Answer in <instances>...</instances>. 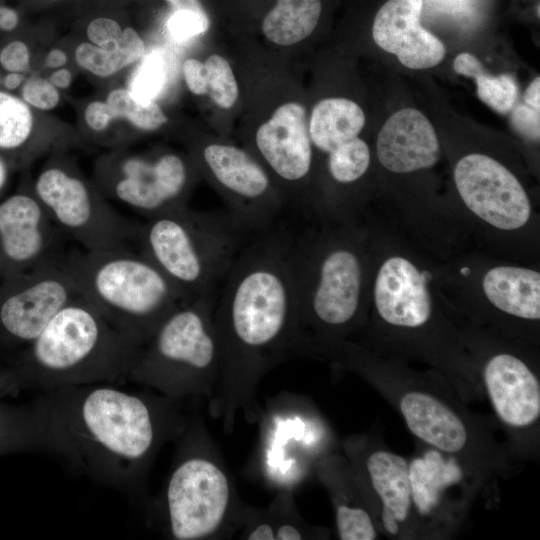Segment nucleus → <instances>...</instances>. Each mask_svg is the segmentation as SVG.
<instances>
[{
    "mask_svg": "<svg viewBox=\"0 0 540 540\" xmlns=\"http://www.w3.org/2000/svg\"><path fill=\"white\" fill-rule=\"evenodd\" d=\"M117 384L39 392L52 452L99 484L147 509V476L162 445L186 427L179 400Z\"/></svg>",
    "mask_w": 540,
    "mask_h": 540,
    "instance_id": "1",
    "label": "nucleus"
},
{
    "mask_svg": "<svg viewBox=\"0 0 540 540\" xmlns=\"http://www.w3.org/2000/svg\"><path fill=\"white\" fill-rule=\"evenodd\" d=\"M296 230L286 221L253 235L222 280L213 322L228 393L252 387L295 351L298 305Z\"/></svg>",
    "mask_w": 540,
    "mask_h": 540,
    "instance_id": "2",
    "label": "nucleus"
},
{
    "mask_svg": "<svg viewBox=\"0 0 540 540\" xmlns=\"http://www.w3.org/2000/svg\"><path fill=\"white\" fill-rule=\"evenodd\" d=\"M335 356L398 412L420 444L455 459L484 489L511 472L517 461L498 440L494 417L470 410L437 370L415 371L347 341Z\"/></svg>",
    "mask_w": 540,
    "mask_h": 540,
    "instance_id": "3",
    "label": "nucleus"
},
{
    "mask_svg": "<svg viewBox=\"0 0 540 540\" xmlns=\"http://www.w3.org/2000/svg\"><path fill=\"white\" fill-rule=\"evenodd\" d=\"M137 348L82 296L66 305L29 345L3 359L0 397L73 385H122Z\"/></svg>",
    "mask_w": 540,
    "mask_h": 540,
    "instance_id": "4",
    "label": "nucleus"
},
{
    "mask_svg": "<svg viewBox=\"0 0 540 540\" xmlns=\"http://www.w3.org/2000/svg\"><path fill=\"white\" fill-rule=\"evenodd\" d=\"M357 238L348 228L297 233L295 351L335 356L360 323L364 261Z\"/></svg>",
    "mask_w": 540,
    "mask_h": 540,
    "instance_id": "5",
    "label": "nucleus"
},
{
    "mask_svg": "<svg viewBox=\"0 0 540 540\" xmlns=\"http://www.w3.org/2000/svg\"><path fill=\"white\" fill-rule=\"evenodd\" d=\"M65 262L83 296L137 347L190 301L146 256L130 248L68 253Z\"/></svg>",
    "mask_w": 540,
    "mask_h": 540,
    "instance_id": "6",
    "label": "nucleus"
},
{
    "mask_svg": "<svg viewBox=\"0 0 540 540\" xmlns=\"http://www.w3.org/2000/svg\"><path fill=\"white\" fill-rule=\"evenodd\" d=\"M252 236L228 212H196L186 206L139 223L136 245L192 300L217 292Z\"/></svg>",
    "mask_w": 540,
    "mask_h": 540,
    "instance_id": "7",
    "label": "nucleus"
},
{
    "mask_svg": "<svg viewBox=\"0 0 540 540\" xmlns=\"http://www.w3.org/2000/svg\"><path fill=\"white\" fill-rule=\"evenodd\" d=\"M216 293L187 301L173 310L137 348L127 382L179 401L210 395L221 374L213 322Z\"/></svg>",
    "mask_w": 540,
    "mask_h": 540,
    "instance_id": "8",
    "label": "nucleus"
},
{
    "mask_svg": "<svg viewBox=\"0 0 540 540\" xmlns=\"http://www.w3.org/2000/svg\"><path fill=\"white\" fill-rule=\"evenodd\" d=\"M173 468L155 512L164 533L176 540H201L216 535L230 517L232 486L224 469L197 445L187 425Z\"/></svg>",
    "mask_w": 540,
    "mask_h": 540,
    "instance_id": "9",
    "label": "nucleus"
},
{
    "mask_svg": "<svg viewBox=\"0 0 540 540\" xmlns=\"http://www.w3.org/2000/svg\"><path fill=\"white\" fill-rule=\"evenodd\" d=\"M484 396L516 461L536 460L540 451V375L536 362L507 346L472 344Z\"/></svg>",
    "mask_w": 540,
    "mask_h": 540,
    "instance_id": "10",
    "label": "nucleus"
},
{
    "mask_svg": "<svg viewBox=\"0 0 540 540\" xmlns=\"http://www.w3.org/2000/svg\"><path fill=\"white\" fill-rule=\"evenodd\" d=\"M32 189L58 229L86 250L136 244L139 223L114 210L100 190L71 167L52 162L40 172Z\"/></svg>",
    "mask_w": 540,
    "mask_h": 540,
    "instance_id": "11",
    "label": "nucleus"
},
{
    "mask_svg": "<svg viewBox=\"0 0 540 540\" xmlns=\"http://www.w3.org/2000/svg\"><path fill=\"white\" fill-rule=\"evenodd\" d=\"M65 256L0 283V363L29 345L66 305L83 296Z\"/></svg>",
    "mask_w": 540,
    "mask_h": 540,
    "instance_id": "12",
    "label": "nucleus"
},
{
    "mask_svg": "<svg viewBox=\"0 0 540 540\" xmlns=\"http://www.w3.org/2000/svg\"><path fill=\"white\" fill-rule=\"evenodd\" d=\"M343 445L379 533L389 539H420L409 461L373 435H353Z\"/></svg>",
    "mask_w": 540,
    "mask_h": 540,
    "instance_id": "13",
    "label": "nucleus"
},
{
    "mask_svg": "<svg viewBox=\"0 0 540 540\" xmlns=\"http://www.w3.org/2000/svg\"><path fill=\"white\" fill-rule=\"evenodd\" d=\"M190 185L189 165L171 152L113 156L99 164L98 186L103 196L145 219L186 207Z\"/></svg>",
    "mask_w": 540,
    "mask_h": 540,
    "instance_id": "14",
    "label": "nucleus"
},
{
    "mask_svg": "<svg viewBox=\"0 0 540 540\" xmlns=\"http://www.w3.org/2000/svg\"><path fill=\"white\" fill-rule=\"evenodd\" d=\"M202 162L225 193L228 213L251 235L266 231L283 220L285 200L274 191L271 179L245 150L211 143L202 148Z\"/></svg>",
    "mask_w": 540,
    "mask_h": 540,
    "instance_id": "15",
    "label": "nucleus"
},
{
    "mask_svg": "<svg viewBox=\"0 0 540 540\" xmlns=\"http://www.w3.org/2000/svg\"><path fill=\"white\" fill-rule=\"evenodd\" d=\"M422 448L409 462L420 539H445L457 531L471 506L454 492L475 499L484 488L455 459L424 445Z\"/></svg>",
    "mask_w": 540,
    "mask_h": 540,
    "instance_id": "16",
    "label": "nucleus"
},
{
    "mask_svg": "<svg viewBox=\"0 0 540 540\" xmlns=\"http://www.w3.org/2000/svg\"><path fill=\"white\" fill-rule=\"evenodd\" d=\"M454 182L466 207L499 230L524 227L531 216L528 194L516 176L494 158L472 153L454 168Z\"/></svg>",
    "mask_w": 540,
    "mask_h": 540,
    "instance_id": "17",
    "label": "nucleus"
},
{
    "mask_svg": "<svg viewBox=\"0 0 540 540\" xmlns=\"http://www.w3.org/2000/svg\"><path fill=\"white\" fill-rule=\"evenodd\" d=\"M65 235L49 217L32 187L0 202V283L64 254Z\"/></svg>",
    "mask_w": 540,
    "mask_h": 540,
    "instance_id": "18",
    "label": "nucleus"
},
{
    "mask_svg": "<svg viewBox=\"0 0 540 540\" xmlns=\"http://www.w3.org/2000/svg\"><path fill=\"white\" fill-rule=\"evenodd\" d=\"M423 0H388L372 28L375 43L410 69L438 65L446 54L442 41L420 24Z\"/></svg>",
    "mask_w": 540,
    "mask_h": 540,
    "instance_id": "19",
    "label": "nucleus"
},
{
    "mask_svg": "<svg viewBox=\"0 0 540 540\" xmlns=\"http://www.w3.org/2000/svg\"><path fill=\"white\" fill-rule=\"evenodd\" d=\"M258 152L279 179L296 184L311 172L312 142L305 107L288 102L278 107L255 135Z\"/></svg>",
    "mask_w": 540,
    "mask_h": 540,
    "instance_id": "20",
    "label": "nucleus"
},
{
    "mask_svg": "<svg viewBox=\"0 0 540 540\" xmlns=\"http://www.w3.org/2000/svg\"><path fill=\"white\" fill-rule=\"evenodd\" d=\"M376 152L379 162L394 173L432 167L440 157L435 129L419 110L404 108L392 114L379 131Z\"/></svg>",
    "mask_w": 540,
    "mask_h": 540,
    "instance_id": "21",
    "label": "nucleus"
},
{
    "mask_svg": "<svg viewBox=\"0 0 540 540\" xmlns=\"http://www.w3.org/2000/svg\"><path fill=\"white\" fill-rule=\"evenodd\" d=\"M316 474L327 490L341 540L379 539L367 499L345 456L325 454L315 463Z\"/></svg>",
    "mask_w": 540,
    "mask_h": 540,
    "instance_id": "22",
    "label": "nucleus"
},
{
    "mask_svg": "<svg viewBox=\"0 0 540 540\" xmlns=\"http://www.w3.org/2000/svg\"><path fill=\"white\" fill-rule=\"evenodd\" d=\"M488 302L508 320L536 324L540 320V273L517 266H496L482 279Z\"/></svg>",
    "mask_w": 540,
    "mask_h": 540,
    "instance_id": "23",
    "label": "nucleus"
},
{
    "mask_svg": "<svg viewBox=\"0 0 540 540\" xmlns=\"http://www.w3.org/2000/svg\"><path fill=\"white\" fill-rule=\"evenodd\" d=\"M365 125L361 107L347 98H327L318 102L308 125L312 144L329 153L356 137Z\"/></svg>",
    "mask_w": 540,
    "mask_h": 540,
    "instance_id": "24",
    "label": "nucleus"
},
{
    "mask_svg": "<svg viewBox=\"0 0 540 540\" xmlns=\"http://www.w3.org/2000/svg\"><path fill=\"white\" fill-rule=\"evenodd\" d=\"M0 397V456L31 451L52 452L42 412L33 400L14 405Z\"/></svg>",
    "mask_w": 540,
    "mask_h": 540,
    "instance_id": "25",
    "label": "nucleus"
},
{
    "mask_svg": "<svg viewBox=\"0 0 540 540\" xmlns=\"http://www.w3.org/2000/svg\"><path fill=\"white\" fill-rule=\"evenodd\" d=\"M320 13V0H277L265 16L262 30L276 44H296L313 32Z\"/></svg>",
    "mask_w": 540,
    "mask_h": 540,
    "instance_id": "26",
    "label": "nucleus"
},
{
    "mask_svg": "<svg viewBox=\"0 0 540 540\" xmlns=\"http://www.w3.org/2000/svg\"><path fill=\"white\" fill-rule=\"evenodd\" d=\"M144 54L143 40L133 28L127 27L115 43L99 47L84 42L76 47L74 56L84 70L99 77H109L140 60Z\"/></svg>",
    "mask_w": 540,
    "mask_h": 540,
    "instance_id": "27",
    "label": "nucleus"
},
{
    "mask_svg": "<svg viewBox=\"0 0 540 540\" xmlns=\"http://www.w3.org/2000/svg\"><path fill=\"white\" fill-rule=\"evenodd\" d=\"M453 68L456 73L475 79L478 97L490 108L501 114L514 108L518 99V86L512 76L490 75L478 58L468 52L457 55Z\"/></svg>",
    "mask_w": 540,
    "mask_h": 540,
    "instance_id": "28",
    "label": "nucleus"
},
{
    "mask_svg": "<svg viewBox=\"0 0 540 540\" xmlns=\"http://www.w3.org/2000/svg\"><path fill=\"white\" fill-rule=\"evenodd\" d=\"M33 115L27 103L0 91V150L16 152L29 142Z\"/></svg>",
    "mask_w": 540,
    "mask_h": 540,
    "instance_id": "29",
    "label": "nucleus"
},
{
    "mask_svg": "<svg viewBox=\"0 0 540 540\" xmlns=\"http://www.w3.org/2000/svg\"><path fill=\"white\" fill-rule=\"evenodd\" d=\"M106 103L112 110L114 119H126L143 131L157 130L168 121L155 101L138 100L125 88L112 90L107 95Z\"/></svg>",
    "mask_w": 540,
    "mask_h": 540,
    "instance_id": "30",
    "label": "nucleus"
},
{
    "mask_svg": "<svg viewBox=\"0 0 540 540\" xmlns=\"http://www.w3.org/2000/svg\"><path fill=\"white\" fill-rule=\"evenodd\" d=\"M370 159L367 143L356 137L328 153V172L336 183L348 185L358 181L367 172Z\"/></svg>",
    "mask_w": 540,
    "mask_h": 540,
    "instance_id": "31",
    "label": "nucleus"
},
{
    "mask_svg": "<svg viewBox=\"0 0 540 540\" xmlns=\"http://www.w3.org/2000/svg\"><path fill=\"white\" fill-rule=\"evenodd\" d=\"M128 82L130 93L141 101H154L167 82V61L164 53L153 50L144 54Z\"/></svg>",
    "mask_w": 540,
    "mask_h": 540,
    "instance_id": "32",
    "label": "nucleus"
},
{
    "mask_svg": "<svg viewBox=\"0 0 540 540\" xmlns=\"http://www.w3.org/2000/svg\"><path fill=\"white\" fill-rule=\"evenodd\" d=\"M207 93L218 106L231 108L238 97V86L233 71L225 58L211 55L204 63Z\"/></svg>",
    "mask_w": 540,
    "mask_h": 540,
    "instance_id": "33",
    "label": "nucleus"
},
{
    "mask_svg": "<svg viewBox=\"0 0 540 540\" xmlns=\"http://www.w3.org/2000/svg\"><path fill=\"white\" fill-rule=\"evenodd\" d=\"M209 19L205 11L172 10L166 22L169 35L178 42L187 41L207 31Z\"/></svg>",
    "mask_w": 540,
    "mask_h": 540,
    "instance_id": "34",
    "label": "nucleus"
},
{
    "mask_svg": "<svg viewBox=\"0 0 540 540\" xmlns=\"http://www.w3.org/2000/svg\"><path fill=\"white\" fill-rule=\"evenodd\" d=\"M23 101L39 110H52L60 101L58 89L48 80L31 77L21 90Z\"/></svg>",
    "mask_w": 540,
    "mask_h": 540,
    "instance_id": "35",
    "label": "nucleus"
},
{
    "mask_svg": "<svg viewBox=\"0 0 540 540\" xmlns=\"http://www.w3.org/2000/svg\"><path fill=\"white\" fill-rule=\"evenodd\" d=\"M122 32L123 29L117 21L105 17L92 20L87 27V36L90 43L99 47H106L115 43Z\"/></svg>",
    "mask_w": 540,
    "mask_h": 540,
    "instance_id": "36",
    "label": "nucleus"
},
{
    "mask_svg": "<svg viewBox=\"0 0 540 540\" xmlns=\"http://www.w3.org/2000/svg\"><path fill=\"white\" fill-rule=\"evenodd\" d=\"M0 64L9 72H23L30 65V51L21 41H13L0 52Z\"/></svg>",
    "mask_w": 540,
    "mask_h": 540,
    "instance_id": "37",
    "label": "nucleus"
},
{
    "mask_svg": "<svg viewBox=\"0 0 540 540\" xmlns=\"http://www.w3.org/2000/svg\"><path fill=\"white\" fill-rule=\"evenodd\" d=\"M539 111L528 105H519L512 113V124L522 135L532 140H539Z\"/></svg>",
    "mask_w": 540,
    "mask_h": 540,
    "instance_id": "38",
    "label": "nucleus"
},
{
    "mask_svg": "<svg viewBox=\"0 0 540 540\" xmlns=\"http://www.w3.org/2000/svg\"><path fill=\"white\" fill-rule=\"evenodd\" d=\"M84 118L88 127L95 132L105 131L115 120L114 115L106 101H92L84 111Z\"/></svg>",
    "mask_w": 540,
    "mask_h": 540,
    "instance_id": "39",
    "label": "nucleus"
},
{
    "mask_svg": "<svg viewBox=\"0 0 540 540\" xmlns=\"http://www.w3.org/2000/svg\"><path fill=\"white\" fill-rule=\"evenodd\" d=\"M182 70L186 85L193 94L203 95L207 93L204 63L190 58L183 63Z\"/></svg>",
    "mask_w": 540,
    "mask_h": 540,
    "instance_id": "40",
    "label": "nucleus"
},
{
    "mask_svg": "<svg viewBox=\"0 0 540 540\" xmlns=\"http://www.w3.org/2000/svg\"><path fill=\"white\" fill-rule=\"evenodd\" d=\"M524 101L535 110L540 111V77H536L524 93Z\"/></svg>",
    "mask_w": 540,
    "mask_h": 540,
    "instance_id": "41",
    "label": "nucleus"
},
{
    "mask_svg": "<svg viewBox=\"0 0 540 540\" xmlns=\"http://www.w3.org/2000/svg\"><path fill=\"white\" fill-rule=\"evenodd\" d=\"M48 80L58 89L68 88L73 80L71 71L67 68H58L52 72Z\"/></svg>",
    "mask_w": 540,
    "mask_h": 540,
    "instance_id": "42",
    "label": "nucleus"
},
{
    "mask_svg": "<svg viewBox=\"0 0 540 540\" xmlns=\"http://www.w3.org/2000/svg\"><path fill=\"white\" fill-rule=\"evenodd\" d=\"M67 60V54L63 50L54 48L46 55L45 66L52 69L62 68L67 63Z\"/></svg>",
    "mask_w": 540,
    "mask_h": 540,
    "instance_id": "43",
    "label": "nucleus"
},
{
    "mask_svg": "<svg viewBox=\"0 0 540 540\" xmlns=\"http://www.w3.org/2000/svg\"><path fill=\"white\" fill-rule=\"evenodd\" d=\"M18 24L17 13L8 7H0V29L4 31L13 30Z\"/></svg>",
    "mask_w": 540,
    "mask_h": 540,
    "instance_id": "44",
    "label": "nucleus"
},
{
    "mask_svg": "<svg viewBox=\"0 0 540 540\" xmlns=\"http://www.w3.org/2000/svg\"><path fill=\"white\" fill-rule=\"evenodd\" d=\"M171 4L173 10L188 9L194 11H205L199 0H165Z\"/></svg>",
    "mask_w": 540,
    "mask_h": 540,
    "instance_id": "45",
    "label": "nucleus"
},
{
    "mask_svg": "<svg viewBox=\"0 0 540 540\" xmlns=\"http://www.w3.org/2000/svg\"><path fill=\"white\" fill-rule=\"evenodd\" d=\"M24 81V75L20 72H10L4 78L3 84L8 90H14Z\"/></svg>",
    "mask_w": 540,
    "mask_h": 540,
    "instance_id": "46",
    "label": "nucleus"
},
{
    "mask_svg": "<svg viewBox=\"0 0 540 540\" xmlns=\"http://www.w3.org/2000/svg\"><path fill=\"white\" fill-rule=\"evenodd\" d=\"M8 178V165L5 159L0 156V192L3 190Z\"/></svg>",
    "mask_w": 540,
    "mask_h": 540,
    "instance_id": "47",
    "label": "nucleus"
}]
</instances>
